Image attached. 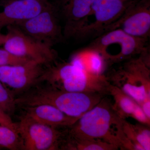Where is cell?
I'll return each instance as SVG.
<instances>
[{
	"mask_svg": "<svg viewBox=\"0 0 150 150\" xmlns=\"http://www.w3.org/2000/svg\"><path fill=\"white\" fill-rule=\"evenodd\" d=\"M16 106L14 97L0 81V108L10 115Z\"/></svg>",
	"mask_w": 150,
	"mask_h": 150,
	"instance_id": "obj_20",
	"label": "cell"
},
{
	"mask_svg": "<svg viewBox=\"0 0 150 150\" xmlns=\"http://www.w3.org/2000/svg\"><path fill=\"white\" fill-rule=\"evenodd\" d=\"M47 1H48V0H47Z\"/></svg>",
	"mask_w": 150,
	"mask_h": 150,
	"instance_id": "obj_27",
	"label": "cell"
},
{
	"mask_svg": "<svg viewBox=\"0 0 150 150\" xmlns=\"http://www.w3.org/2000/svg\"><path fill=\"white\" fill-rule=\"evenodd\" d=\"M122 126L124 135L137 150H150V126L140 123L134 125L123 119Z\"/></svg>",
	"mask_w": 150,
	"mask_h": 150,
	"instance_id": "obj_16",
	"label": "cell"
},
{
	"mask_svg": "<svg viewBox=\"0 0 150 150\" xmlns=\"http://www.w3.org/2000/svg\"><path fill=\"white\" fill-rule=\"evenodd\" d=\"M44 65L36 61L0 67V81L15 98L41 83Z\"/></svg>",
	"mask_w": 150,
	"mask_h": 150,
	"instance_id": "obj_10",
	"label": "cell"
},
{
	"mask_svg": "<svg viewBox=\"0 0 150 150\" xmlns=\"http://www.w3.org/2000/svg\"><path fill=\"white\" fill-rule=\"evenodd\" d=\"M32 60L14 55L4 48H0V67L22 65Z\"/></svg>",
	"mask_w": 150,
	"mask_h": 150,
	"instance_id": "obj_21",
	"label": "cell"
},
{
	"mask_svg": "<svg viewBox=\"0 0 150 150\" xmlns=\"http://www.w3.org/2000/svg\"><path fill=\"white\" fill-rule=\"evenodd\" d=\"M95 0H56L54 4L64 22L65 38H71L75 29L91 11Z\"/></svg>",
	"mask_w": 150,
	"mask_h": 150,
	"instance_id": "obj_13",
	"label": "cell"
},
{
	"mask_svg": "<svg viewBox=\"0 0 150 150\" xmlns=\"http://www.w3.org/2000/svg\"><path fill=\"white\" fill-rule=\"evenodd\" d=\"M70 63L91 74H103L106 62L96 51L86 48L73 55Z\"/></svg>",
	"mask_w": 150,
	"mask_h": 150,
	"instance_id": "obj_15",
	"label": "cell"
},
{
	"mask_svg": "<svg viewBox=\"0 0 150 150\" xmlns=\"http://www.w3.org/2000/svg\"><path fill=\"white\" fill-rule=\"evenodd\" d=\"M131 117L137 120L139 123L150 126V118H148L138 103L135 108Z\"/></svg>",
	"mask_w": 150,
	"mask_h": 150,
	"instance_id": "obj_22",
	"label": "cell"
},
{
	"mask_svg": "<svg viewBox=\"0 0 150 150\" xmlns=\"http://www.w3.org/2000/svg\"><path fill=\"white\" fill-rule=\"evenodd\" d=\"M106 96L98 93L72 92L49 85L38 84L15 98L21 108L40 104L52 105L67 115L80 118L98 104Z\"/></svg>",
	"mask_w": 150,
	"mask_h": 150,
	"instance_id": "obj_2",
	"label": "cell"
},
{
	"mask_svg": "<svg viewBox=\"0 0 150 150\" xmlns=\"http://www.w3.org/2000/svg\"><path fill=\"white\" fill-rule=\"evenodd\" d=\"M125 2H129L131 1H133V0H123Z\"/></svg>",
	"mask_w": 150,
	"mask_h": 150,
	"instance_id": "obj_26",
	"label": "cell"
},
{
	"mask_svg": "<svg viewBox=\"0 0 150 150\" xmlns=\"http://www.w3.org/2000/svg\"><path fill=\"white\" fill-rule=\"evenodd\" d=\"M60 19L56 6L50 3L36 15L15 25L35 40L52 46L65 38Z\"/></svg>",
	"mask_w": 150,
	"mask_h": 150,
	"instance_id": "obj_8",
	"label": "cell"
},
{
	"mask_svg": "<svg viewBox=\"0 0 150 150\" xmlns=\"http://www.w3.org/2000/svg\"><path fill=\"white\" fill-rule=\"evenodd\" d=\"M108 93L112 97V108L118 116L123 119L131 117L138 103L121 89L110 83Z\"/></svg>",
	"mask_w": 150,
	"mask_h": 150,
	"instance_id": "obj_17",
	"label": "cell"
},
{
	"mask_svg": "<svg viewBox=\"0 0 150 150\" xmlns=\"http://www.w3.org/2000/svg\"><path fill=\"white\" fill-rule=\"evenodd\" d=\"M129 2L95 0L90 12L75 29L71 38H95L103 34L121 16Z\"/></svg>",
	"mask_w": 150,
	"mask_h": 150,
	"instance_id": "obj_6",
	"label": "cell"
},
{
	"mask_svg": "<svg viewBox=\"0 0 150 150\" xmlns=\"http://www.w3.org/2000/svg\"><path fill=\"white\" fill-rule=\"evenodd\" d=\"M50 83L54 88L72 92L98 93L108 95L110 84L104 74H88L71 63L62 62L51 72Z\"/></svg>",
	"mask_w": 150,
	"mask_h": 150,
	"instance_id": "obj_5",
	"label": "cell"
},
{
	"mask_svg": "<svg viewBox=\"0 0 150 150\" xmlns=\"http://www.w3.org/2000/svg\"><path fill=\"white\" fill-rule=\"evenodd\" d=\"M0 146L11 150H23L21 137L16 130L0 125Z\"/></svg>",
	"mask_w": 150,
	"mask_h": 150,
	"instance_id": "obj_19",
	"label": "cell"
},
{
	"mask_svg": "<svg viewBox=\"0 0 150 150\" xmlns=\"http://www.w3.org/2000/svg\"><path fill=\"white\" fill-rule=\"evenodd\" d=\"M7 34H4L0 32V46H3L7 38Z\"/></svg>",
	"mask_w": 150,
	"mask_h": 150,
	"instance_id": "obj_25",
	"label": "cell"
},
{
	"mask_svg": "<svg viewBox=\"0 0 150 150\" xmlns=\"http://www.w3.org/2000/svg\"><path fill=\"white\" fill-rule=\"evenodd\" d=\"M47 0H6L0 11V32L35 16L50 4Z\"/></svg>",
	"mask_w": 150,
	"mask_h": 150,
	"instance_id": "obj_12",
	"label": "cell"
},
{
	"mask_svg": "<svg viewBox=\"0 0 150 150\" xmlns=\"http://www.w3.org/2000/svg\"><path fill=\"white\" fill-rule=\"evenodd\" d=\"M21 108L23 110V116L58 129L69 128L79 118L67 115L58 108L49 105H38Z\"/></svg>",
	"mask_w": 150,
	"mask_h": 150,
	"instance_id": "obj_14",
	"label": "cell"
},
{
	"mask_svg": "<svg viewBox=\"0 0 150 150\" xmlns=\"http://www.w3.org/2000/svg\"><path fill=\"white\" fill-rule=\"evenodd\" d=\"M149 48L138 58L126 60L124 64L107 77L110 83L118 87L138 103L150 97Z\"/></svg>",
	"mask_w": 150,
	"mask_h": 150,
	"instance_id": "obj_3",
	"label": "cell"
},
{
	"mask_svg": "<svg viewBox=\"0 0 150 150\" xmlns=\"http://www.w3.org/2000/svg\"><path fill=\"white\" fill-rule=\"evenodd\" d=\"M139 104L148 118L150 119V97L145 98L142 103Z\"/></svg>",
	"mask_w": 150,
	"mask_h": 150,
	"instance_id": "obj_24",
	"label": "cell"
},
{
	"mask_svg": "<svg viewBox=\"0 0 150 150\" xmlns=\"http://www.w3.org/2000/svg\"><path fill=\"white\" fill-rule=\"evenodd\" d=\"M68 135V134H67ZM118 147L101 140L77 139L67 136L62 150H116Z\"/></svg>",
	"mask_w": 150,
	"mask_h": 150,
	"instance_id": "obj_18",
	"label": "cell"
},
{
	"mask_svg": "<svg viewBox=\"0 0 150 150\" xmlns=\"http://www.w3.org/2000/svg\"><path fill=\"white\" fill-rule=\"evenodd\" d=\"M148 40L115 29L94 38L86 48L96 51L106 62L119 63L142 54L148 48Z\"/></svg>",
	"mask_w": 150,
	"mask_h": 150,
	"instance_id": "obj_4",
	"label": "cell"
},
{
	"mask_svg": "<svg viewBox=\"0 0 150 150\" xmlns=\"http://www.w3.org/2000/svg\"><path fill=\"white\" fill-rule=\"evenodd\" d=\"M122 119L116 114L107 96L68 128V137L77 139L101 140L121 147Z\"/></svg>",
	"mask_w": 150,
	"mask_h": 150,
	"instance_id": "obj_1",
	"label": "cell"
},
{
	"mask_svg": "<svg viewBox=\"0 0 150 150\" xmlns=\"http://www.w3.org/2000/svg\"><path fill=\"white\" fill-rule=\"evenodd\" d=\"M115 29H121L134 37L149 39L150 0H133L129 2L121 16L108 28L105 32Z\"/></svg>",
	"mask_w": 150,
	"mask_h": 150,
	"instance_id": "obj_11",
	"label": "cell"
},
{
	"mask_svg": "<svg viewBox=\"0 0 150 150\" xmlns=\"http://www.w3.org/2000/svg\"><path fill=\"white\" fill-rule=\"evenodd\" d=\"M7 28V38L4 48L16 56L36 61L44 65L56 61L57 54L52 46L26 35L16 25Z\"/></svg>",
	"mask_w": 150,
	"mask_h": 150,
	"instance_id": "obj_9",
	"label": "cell"
},
{
	"mask_svg": "<svg viewBox=\"0 0 150 150\" xmlns=\"http://www.w3.org/2000/svg\"><path fill=\"white\" fill-rule=\"evenodd\" d=\"M0 125L8 127L17 131V124L12 120L10 116L0 108Z\"/></svg>",
	"mask_w": 150,
	"mask_h": 150,
	"instance_id": "obj_23",
	"label": "cell"
},
{
	"mask_svg": "<svg viewBox=\"0 0 150 150\" xmlns=\"http://www.w3.org/2000/svg\"><path fill=\"white\" fill-rule=\"evenodd\" d=\"M25 150H62L68 128L61 130L22 116L17 123Z\"/></svg>",
	"mask_w": 150,
	"mask_h": 150,
	"instance_id": "obj_7",
	"label": "cell"
}]
</instances>
